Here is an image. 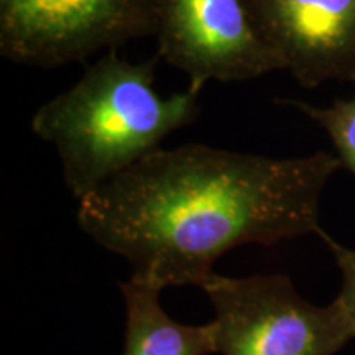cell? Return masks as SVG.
<instances>
[{"instance_id": "obj_1", "label": "cell", "mask_w": 355, "mask_h": 355, "mask_svg": "<svg viewBox=\"0 0 355 355\" xmlns=\"http://www.w3.org/2000/svg\"><path fill=\"white\" fill-rule=\"evenodd\" d=\"M336 155L275 158L201 144L158 148L78 201L89 237L130 261L133 277L202 286L216 260L245 243L321 235Z\"/></svg>"}, {"instance_id": "obj_2", "label": "cell", "mask_w": 355, "mask_h": 355, "mask_svg": "<svg viewBox=\"0 0 355 355\" xmlns=\"http://www.w3.org/2000/svg\"><path fill=\"white\" fill-rule=\"evenodd\" d=\"M153 60L133 63L104 53L69 89L40 105L32 130L55 146L73 198L92 193L162 148L199 115V92L162 96Z\"/></svg>"}, {"instance_id": "obj_3", "label": "cell", "mask_w": 355, "mask_h": 355, "mask_svg": "<svg viewBox=\"0 0 355 355\" xmlns=\"http://www.w3.org/2000/svg\"><path fill=\"white\" fill-rule=\"evenodd\" d=\"M201 290L214 308L217 354L336 355L355 340L344 309L306 301L286 275L212 273Z\"/></svg>"}, {"instance_id": "obj_4", "label": "cell", "mask_w": 355, "mask_h": 355, "mask_svg": "<svg viewBox=\"0 0 355 355\" xmlns=\"http://www.w3.org/2000/svg\"><path fill=\"white\" fill-rule=\"evenodd\" d=\"M159 0H0V55L53 69L155 37Z\"/></svg>"}, {"instance_id": "obj_5", "label": "cell", "mask_w": 355, "mask_h": 355, "mask_svg": "<svg viewBox=\"0 0 355 355\" xmlns=\"http://www.w3.org/2000/svg\"><path fill=\"white\" fill-rule=\"evenodd\" d=\"M157 56L186 74L191 91L282 69L248 20L243 0H159Z\"/></svg>"}, {"instance_id": "obj_6", "label": "cell", "mask_w": 355, "mask_h": 355, "mask_svg": "<svg viewBox=\"0 0 355 355\" xmlns=\"http://www.w3.org/2000/svg\"><path fill=\"white\" fill-rule=\"evenodd\" d=\"M255 33L303 87L355 84V0H243Z\"/></svg>"}, {"instance_id": "obj_7", "label": "cell", "mask_w": 355, "mask_h": 355, "mask_svg": "<svg viewBox=\"0 0 355 355\" xmlns=\"http://www.w3.org/2000/svg\"><path fill=\"white\" fill-rule=\"evenodd\" d=\"M125 301L123 355H211L217 352L214 322H178L159 304L163 290L132 277L121 285Z\"/></svg>"}, {"instance_id": "obj_8", "label": "cell", "mask_w": 355, "mask_h": 355, "mask_svg": "<svg viewBox=\"0 0 355 355\" xmlns=\"http://www.w3.org/2000/svg\"><path fill=\"white\" fill-rule=\"evenodd\" d=\"M355 86V84H354ZM329 135L340 166L355 176V91L349 99H336L327 107H316L300 101H285Z\"/></svg>"}, {"instance_id": "obj_9", "label": "cell", "mask_w": 355, "mask_h": 355, "mask_svg": "<svg viewBox=\"0 0 355 355\" xmlns=\"http://www.w3.org/2000/svg\"><path fill=\"white\" fill-rule=\"evenodd\" d=\"M319 237L329 247L331 254L336 259L337 268H339L340 275H343V286H340V291L337 295L336 301L344 309L355 337V248L340 245L339 242H336L326 232H322Z\"/></svg>"}]
</instances>
